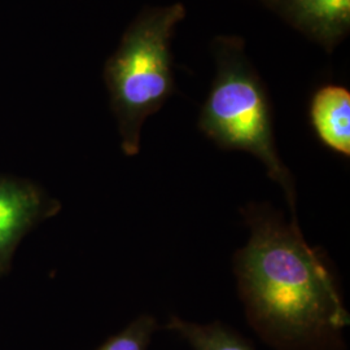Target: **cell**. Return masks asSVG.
I'll return each mask as SVG.
<instances>
[{"label": "cell", "instance_id": "cell-6", "mask_svg": "<svg viewBox=\"0 0 350 350\" xmlns=\"http://www.w3.org/2000/svg\"><path fill=\"white\" fill-rule=\"evenodd\" d=\"M309 121L325 148L350 157L349 88L325 83L317 88L309 103Z\"/></svg>", "mask_w": 350, "mask_h": 350}, {"label": "cell", "instance_id": "cell-7", "mask_svg": "<svg viewBox=\"0 0 350 350\" xmlns=\"http://www.w3.org/2000/svg\"><path fill=\"white\" fill-rule=\"evenodd\" d=\"M165 327L183 338L192 350H254L250 340L222 322L199 325L173 315Z\"/></svg>", "mask_w": 350, "mask_h": 350}, {"label": "cell", "instance_id": "cell-8", "mask_svg": "<svg viewBox=\"0 0 350 350\" xmlns=\"http://www.w3.org/2000/svg\"><path fill=\"white\" fill-rule=\"evenodd\" d=\"M159 323L150 314H143L122 331L104 341L96 350H148Z\"/></svg>", "mask_w": 350, "mask_h": 350}, {"label": "cell", "instance_id": "cell-1", "mask_svg": "<svg viewBox=\"0 0 350 350\" xmlns=\"http://www.w3.org/2000/svg\"><path fill=\"white\" fill-rule=\"evenodd\" d=\"M250 238L234 257L250 325L275 350H345L349 312L322 250L265 204L243 211Z\"/></svg>", "mask_w": 350, "mask_h": 350}, {"label": "cell", "instance_id": "cell-4", "mask_svg": "<svg viewBox=\"0 0 350 350\" xmlns=\"http://www.w3.org/2000/svg\"><path fill=\"white\" fill-rule=\"evenodd\" d=\"M60 211V201L36 183L0 175V276L11 271L13 256L23 239Z\"/></svg>", "mask_w": 350, "mask_h": 350}, {"label": "cell", "instance_id": "cell-2", "mask_svg": "<svg viewBox=\"0 0 350 350\" xmlns=\"http://www.w3.org/2000/svg\"><path fill=\"white\" fill-rule=\"evenodd\" d=\"M211 53L215 75L201 107L199 130L222 150H244L257 157L270 179L283 188L296 217L295 179L276 148L269 90L247 55L244 38L217 36Z\"/></svg>", "mask_w": 350, "mask_h": 350}, {"label": "cell", "instance_id": "cell-3", "mask_svg": "<svg viewBox=\"0 0 350 350\" xmlns=\"http://www.w3.org/2000/svg\"><path fill=\"white\" fill-rule=\"evenodd\" d=\"M186 14L180 1L143 8L105 62L103 77L125 156L139 154L144 122L176 92L172 42Z\"/></svg>", "mask_w": 350, "mask_h": 350}, {"label": "cell", "instance_id": "cell-5", "mask_svg": "<svg viewBox=\"0 0 350 350\" xmlns=\"http://www.w3.org/2000/svg\"><path fill=\"white\" fill-rule=\"evenodd\" d=\"M304 37L332 53L350 33V0H260Z\"/></svg>", "mask_w": 350, "mask_h": 350}]
</instances>
